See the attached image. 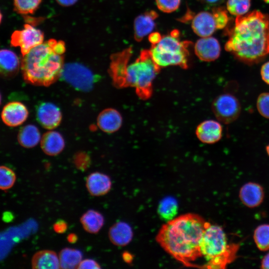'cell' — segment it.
Here are the masks:
<instances>
[{
    "mask_svg": "<svg viewBox=\"0 0 269 269\" xmlns=\"http://www.w3.org/2000/svg\"><path fill=\"white\" fill-rule=\"evenodd\" d=\"M208 223L198 214H183L163 225L156 241L176 261L195 267L193 262L202 257L200 245Z\"/></svg>",
    "mask_w": 269,
    "mask_h": 269,
    "instance_id": "1",
    "label": "cell"
},
{
    "mask_svg": "<svg viewBox=\"0 0 269 269\" xmlns=\"http://www.w3.org/2000/svg\"><path fill=\"white\" fill-rule=\"evenodd\" d=\"M226 50L247 63L259 62L269 53V16L259 10L237 16L227 30Z\"/></svg>",
    "mask_w": 269,
    "mask_h": 269,
    "instance_id": "2",
    "label": "cell"
},
{
    "mask_svg": "<svg viewBox=\"0 0 269 269\" xmlns=\"http://www.w3.org/2000/svg\"><path fill=\"white\" fill-rule=\"evenodd\" d=\"M65 42L50 39L22 56L20 67L24 79L37 86H48L61 77L64 67Z\"/></svg>",
    "mask_w": 269,
    "mask_h": 269,
    "instance_id": "3",
    "label": "cell"
},
{
    "mask_svg": "<svg viewBox=\"0 0 269 269\" xmlns=\"http://www.w3.org/2000/svg\"><path fill=\"white\" fill-rule=\"evenodd\" d=\"M239 246L236 244H229L223 228L209 222L200 245L202 257L207 261L203 268H225L235 259Z\"/></svg>",
    "mask_w": 269,
    "mask_h": 269,
    "instance_id": "4",
    "label": "cell"
},
{
    "mask_svg": "<svg viewBox=\"0 0 269 269\" xmlns=\"http://www.w3.org/2000/svg\"><path fill=\"white\" fill-rule=\"evenodd\" d=\"M160 69L153 61L150 49H143L136 60L128 64L125 87L134 88L140 99L147 100L152 95L153 82Z\"/></svg>",
    "mask_w": 269,
    "mask_h": 269,
    "instance_id": "5",
    "label": "cell"
},
{
    "mask_svg": "<svg viewBox=\"0 0 269 269\" xmlns=\"http://www.w3.org/2000/svg\"><path fill=\"white\" fill-rule=\"evenodd\" d=\"M179 31L174 29L163 36L160 42L149 49L154 62L160 67L178 66L183 69L189 66V46L191 42L181 41Z\"/></svg>",
    "mask_w": 269,
    "mask_h": 269,
    "instance_id": "6",
    "label": "cell"
},
{
    "mask_svg": "<svg viewBox=\"0 0 269 269\" xmlns=\"http://www.w3.org/2000/svg\"><path fill=\"white\" fill-rule=\"evenodd\" d=\"M61 77L76 89L86 92L92 89L95 79L90 70L77 63L65 64Z\"/></svg>",
    "mask_w": 269,
    "mask_h": 269,
    "instance_id": "7",
    "label": "cell"
},
{
    "mask_svg": "<svg viewBox=\"0 0 269 269\" xmlns=\"http://www.w3.org/2000/svg\"><path fill=\"white\" fill-rule=\"evenodd\" d=\"M212 109L216 118L224 124L235 121L241 113V105L235 96L224 93L217 96L212 104Z\"/></svg>",
    "mask_w": 269,
    "mask_h": 269,
    "instance_id": "8",
    "label": "cell"
},
{
    "mask_svg": "<svg viewBox=\"0 0 269 269\" xmlns=\"http://www.w3.org/2000/svg\"><path fill=\"white\" fill-rule=\"evenodd\" d=\"M44 34L39 29L29 24H25L23 29L14 31L11 36L10 44L20 48L22 56L43 42Z\"/></svg>",
    "mask_w": 269,
    "mask_h": 269,
    "instance_id": "9",
    "label": "cell"
},
{
    "mask_svg": "<svg viewBox=\"0 0 269 269\" xmlns=\"http://www.w3.org/2000/svg\"><path fill=\"white\" fill-rule=\"evenodd\" d=\"M133 54L132 47H128L122 51L114 53L110 57L109 73L113 85L117 88H124L127 69L130 58Z\"/></svg>",
    "mask_w": 269,
    "mask_h": 269,
    "instance_id": "10",
    "label": "cell"
},
{
    "mask_svg": "<svg viewBox=\"0 0 269 269\" xmlns=\"http://www.w3.org/2000/svg\"><path fill=\"white\" fill-rule=\"evenodd\" d=\"M36 118L43 128L51 130L59 125L62 119V114L56 105L50 102H44L37 108Z\"/></svg>",
    "mask_w": 269,
    "mask_h": 269,
    "instance_id": "11",
    "label": "cell"
},
{
    "mask_svg": "<svg viewBox=\"0 0 269 269\" xmlns=\"http://www.w3.org/2000/svg\"><path fill=\"white\" fill-rule=\"evenodd\" d=\"M195 53L202 61L210 62L216 60L220 56L221 47L219 41L214 37H202L194 45Z\"/></svg>",
    "mask_w": 269,
    "mask_h": 269,
    "instance_id": "12",
    "label": "cell"
},
{
    "mask_svg": "<svg viewBox=\"0 0 269 269\" xmlns=\"http://www.w3.org/2000/svg\"><path fill=\"white\" fill-rule=\"evenodd\" d=\"M28 112L22 103L11 102L6 104L1 112L3 123L9 127H17L21 125L27 119Z\"/></svg>",
    "mask_w": 269,
    "mask_h": 269,
    "instance_id": "13",
    "label": "cell"
},
{
    "mask_svg": "<svg viewBox=\"0 0 269 269\" xmlns=\"http://www.w3.org/2000/svg\"><path fill=\"white\" fill-rule=\"evenodd\" d=\"M158 16L155 11L150 10L136 17L134 23L135 40L140 42L145 36L153 32L156 26L155 20Z\"/></svg>",
    "mask_w": 269,
    "mask_h": 269,
    "instance_id": "14",
    "label": "cell"
},
{
    "mask_svg": "<svg viewBox=\"0 0 269 269\" xmlns=\"http://www.w3.org/2000/svg\"><path fill=\"white\" fill-rule=\"evenodd\" d=\"M222 132V127L219 122L213 120H208L201 122L197 127L195 133L200 141L212 144L221 138Z\"/></svg>",
    "mask_w": 269,
    "mask_h": 269,
    "instance_id": "15",
    "label": "cell"
},
{
    "mask_svg": "<svg viewBox=\"0 0 269 269\" xmlns=\"http://www.w3.org/2000/svg\"><path fill=\"white\" fill-rule=\"evenodd\" d=\"M86 187L91 195L102 196L108 193L111 190L112 181L110 177L107 174L95 172L87 177Z\"/></svg>",
    "mask_w": 269,
    "mask_h": 269,
    "instance_id": "16",
    "label": "cell"
},
{
    "mask_svg": "<svg viewBox=\"0 0 269 269\" xmlns=\"http://www.w3.org/2000/svg\"><path fill=\"white\" fill-rule=\"evenodd\" d=\"M191 27L194 33L201 37L210 36L217 29L212 13L201 11L193 18Z\"/></svg>",
    "mask_w": 269,
    "mask_h": 269,
    "instance_id": "17",
    "label": "cell"
},
{
    "mask_svg": "<svg viewBox=\"0 0 269 269\" xmlns=\"http://www.w3.org/2000/svg\"><path fill=\"white\" fill-rule=\"evenodd\" d=\"M239 197L246 206L254 208L260 205L263 201L264 191L263 187L255 182H248L240 189Z\"/></svg>",
    "mask_w": 269,
    "mask_h": 269,
    "instance_id": "18",
    "label": "cell"
},
{
    "mask_svg": "<svg viewBox=\"0 0 269 269\" xmlns=\"http://www.w3.org/2000/svg\"><path fill=\"white\" fill-rule=\"evenodd\" d=\"M123 119L117 110L108 108L103 110L97 118L99 128L107 133H113L118 131L122 125Z\"/></svg>",
    "mask_w": 269,
    "mask_h": 269,
    "instance_id": "19",
    "label": "cell"
},
{
    "mask_svg": "<svg viewBox=\"0 0 269 269\" xmlns=\"http://www.w3.org/2000/svg\"><path fill=\"white\" fill-rule=\"evenodd\" d=\"M108 236L110 241L114 245L125 246L132 241L133 232L130 225L125 222L120 221L111 227Z\"/></svg>",
    "mask_w": 269,
    "mask_h": 269,
    "instance_id": "20",
    "label": "cell"
},
{
    "mask_svg": "<svg viewBox=\"0 0 269 269\" xmlns=\"http://www.w3.org/2000/svg\"><path fill=\"white\" fill-rule=\"evenodd\" d=\"M31 267L33 269H60L59 256L52 250L39 251L32 257Z\"/></svg>",
    "mask_w": 269,
    "mask_h": 269,
    "instance_id": "21",
    "label": "cell"
},
{
    "mask_svg": "<svg viewBox=\"0 0 269 269\" xmlns=\"http://www.w3.org/2000/svg\"><path fill=\"white\" fill-rule=\"evenodd\" d=\"M41 147L48 155L54 156L60 153L65 146L64 140L61 134L56 131H49L41 137Z\"/></svg>",
    "mask_w": 269,
    "mask_h": 269,
    "instance_id": "22",
    "label": "cell"
},
{
    "mask_svg": "<svg viewBox=\"0 0 269 269\" xmlns=\"http://www.w3.org/2000/svg\"><path fill=\"white\" fill-rule=\"evenodd\" d=\"M20 62L17 55L8 49H1L0 51V73L5 77L15 75L20 67Z\"/></svg>",
    "mask_w": 269,
    "mask_h": 269,
    "instance_id": "23",
    "label": "cell"
},
{
    "mask_svg": "<svg viewBox=\"0 0 269 269\" xmlns=\"http://www.w3.org/2000/svg\"><path fill=\"white\" fill-rule=\"evenodd\" d=\"M80 221L86 232L91 234H97L104 224V218L97 211L90 209L81 216Z\"/></svg>",
    "mask_w": 269,
    "mask_h": 269,
    "instance_id": "24",
    "label": "cell"
},
{
    "mask_svg": "<svg viewBox=\"0 0 269 269\" xmlns=\"http://www.w3.org/2000/svg\"><path fill=\"white\" fill-rule=\"evenodd\" d=\"M82 257V252L79 250L70 248L63 249L59 254L60 269H77Z\"/></svg>",
    "mask_w": 269,
    "mask_h": 269,
    "instance_id": "25",
    "label": "cell"
},
{
    "mask_svg": "<svg viewBox=\"0 0 269 269\" xmlns=\"http://www.w3.org/2000/svg\"><path fill=\"white\" fill-rule=\"evenodd\" d=\"M41 138L38 128L33 125H28L22 127L18 134L19 143L26 148L35 146L41 140Z\"/></svg>",
    "mask_w": 269,
    "mask_h": 269,
    "instance_id": "26",
    "label": "cell"
},
{
    "mask_svg": "<svg viewBox=\"0 0 269 269\" xmlns=\"http://www.w3.org/2000/svg\"><path fill=\"white\" fill-rule=\"evenodd\" d=\"M157 211L160 217L165 221L174 219L178 211L176 200L172 197L164 198L159 203Z\"/></svg>",
    "mask_w": 269,
    "mask_h": 269,
    "instance_id": "27",
    "label": "cell"
},
{
    "mask_svg": "<svg viewBox=\"0 0 269 269\" xmlns=\"http://www.w3.org/2000/svg\"><path fill=\"white\" fill-rule=\"evenodd\" d=\"M254 239L258 248L262 251L269 250V224L258 226L254 233Z\"/></svg>",
    "mask_w": 269,
    "mask_h": 269,
    "instance_id": "28",
    "label": "cell"
},
{
    "mask_svg": "<svg viewBox=\"0 0 269 269\" xmlns=\"http://www.w3.org/2000/svg\"><path fill=\"white\" fill-rule=\"evenodd\" d=\"M251 6L250 0H228L227 8L232 14L237 16L245 15Z\"/></svg>",
    "mask_w": 269,
    "mask_h": 269,
    "instance_id": "29",
    "label": "cell"
},
{
    "mask_svg": "<svg viewBox=\"0 0 269 269\" xmlns=\"http://www.w3.org/2000/svg\"><path fill=\"white\" fill-rule=\"evenodd\" d=\"M41 0H13L15 10L21 14L33 13L38 7Z\"/></svg>",
    "mask_w": 269,
    "mask_h": 269,
    "instance_id": "30",
    "label": "cell"
},
{
    "mask_svg": "<svg viewBox=\"0 0 269 269\" xmlns=\"http://www.w3.org/2000/svg\"><path fill=\"white\" fill-rule=\"evenodd\" d=\"M16 180L15 172L10 168L1 165L0 167V188L5 191L11 188Z\"/></svg>",
    "mask_w": 269,
    "mask_h": 269,
    "instance_id": "31",
    "label": "cell"
},
{
    "mask_svg": "<svg viewBox=\"0 0 269 269\" xmlns=\"http://www.w3.org/2000/svg\"><path fill=\"white\" fill-rule=\"evenodd\" d=\"M217 29H223L225 27L229 20L227 11L223 7H215L212 9Z\"/></svg>",
    "mask_w": 269,
    "mask_h": 269,
    "instance_id": "32",
    "label": "cell"
},
{
    "mask_svg": "<svg viewBox=\"0 0 269 269\" xmlns=\"http://www.w3.org/2000/svg\"><path fill=\"white\" fill-rule=\"evenodd\" d=\"M257 108L263 117L269 119V92L259 95L257 101Z\"/></svg>",
    "mask_w": 269,
    "mask_h": 269,
    "instance_id": "33",
    "label": "cell"
},
{
    "mask_svg": "<svg viewBox=\"0 0 269 269\" xmlns=\"http://www.w3.org/2000/svg\"><path fill=\"white\" fill-rule=\"evenodd\" d=\"M158 8L165 13H171L177 10L181 0H155Z\"/></svg>",
    "mask_w": 269,
    "mask_h": 269,
    "instance_id": "34",
    "label": "cell"
},
{
    "mask_svg": "<svg viewBox=\"0 0 269 269\" xmlns=\"http://www.w3.org/2000/svg\"><path fill=\"white\" fill-rule=\"evenodd\" d=\"M101 268L100 265L96 261L90 259L82 260L77 267L78 269H97Z\"/></svg>",
    "mask_w": 269,
    "mask_h": 269,
    "instance_id": "35",
    "label": "cell"
},
{
    "mask_svg": "<svg viewBox=\"0 0 269 269\" xmlns=\"http://www.w3.org/2000/svg\"><path fill=\"white\" fill-rule=\"evenodd\" d=\"M68 228L67 223L63 220H59L53 225V229L55 232L58 234L65 233Z\"/></svg>",
    "mask_w": 269,
    "mask_h": 269,
    "instance_id": "36",
    "label": "cell"
},
{
    "mask_svg": "<svg viewBox=\"0 0 269 269\" xmlns=\"http://www.w3.org/2000/svg\"><path fill=\"white\" fill-rule=\"evenodd\" d=\"M261 75L263 81L269 85V61L265 63L261 69Z\"/></svg>",
    "mask_w": 269,
    "mask_h": 269,
    "instance_id": "37",
    "label": "cell"
},
{
    "mask_svg": "<svg viewBox=\"0 0 269 269\" xmlns=\"http://www.w3.org/2000/svg\"><path fill=\"white\" fill-rule=\"evenodd\" d=\"M162 36L158 32H152L148 35V40L151 45L158 44L161 40Z\"/></svg>",
    "mask_w": 269,
    "mask_h": 269,
    "instance_id": "38",
    "label": "cell"
},
{
    "mask_svg": "<svg viewBox=\"0 0 269 269\" xmlns=\"http://www.w3.org/2000/svg\"><path fill=\"white\" fill-rule=\"evenodd\" d=\"M201 1L208 5H218L225 1V0H200Z\"/></svg>",
    "mask_w": 269,
    "mask_h": 269,
    "instance_id": "39",
    "label": "cell"
},
{
    "mask_svg": "<svg viewBox=\"0 0 269 269\" xmlns=\"http://www.w3.org/2000/svg\"><path fill=\"white\" fill-rule=\"evenodd\" d=\"M261 268L269 269V253L266 255L262 259Z\"/></svg>",
    "mask_w": 269,
    "mask_h": 269,
    "instance_id": "40",
    "label": "cell"
},
{
    "mask_svg": "<svg viewBox=\"0 0 269 269\" xmlns=\"http://www.w3.org/2000/svg\"><path fill=\"white\" fill-rule=\"evenodd\" d=\"M60 5L64 6H68L75 3L77 0H56Z\"/></svg>",
    "mask_w": 269,
    "mask_h": 269,
    "instance_id": "41",
    "label": "cell"
},
{
    "mask_svg": "<svg viewBox=\"0 0 269 269\" xmlns=\"http://www.w3.org/2000/svg\"><path fill=\"white\" fill-rule=\"evenodd\" d=\"M2 220L5 222H9L13 219V214L9 212H5L2 215Z\"/></svg>",
    "mask_w": 269,
    "mask_h": 269,
    "instance_id": "42",
    "label": "cell"
},
{
    "mask_svg": "<svg viewBox=\"0 0 269 269\" xmlns=\"http://www.w3.org/2000/svg\"><path fill=\"white\" fill-rule=\"evenodd\" d=\"M67 241L71 243H75L78 240L77 235L73 233H70L67 237Z\"/></svg>",
    "mask_w": 269,
    "mask_h": 269,
    "instance_id": "43",
    "label": "cell"
},
{
    "mask_svg": "<svg viewBox=\"0 0 269 269\" xmlns=\"http://www.w3.org/2000/svg\"><path fill=\"white\" fill-rule=\"evenodd\" d=\"M124 260L128 263L131 262L133 257L131 254L128 253H124L123 255Z\"/></svg>",
    "mask_w": 269,
    "mask_h": 269,
    "instance_id": "44",
    "label": "cell"
},
{
    "mask_svg": "<svg viewBox=\"0 0 269 269\" xmlns=\"http://www.w3.org/2000/svg\"><path fill=\"white\" fill-rule=\"evenodd\" d=\"M266 151L268 154L269 155V144H268L266 147Z\"/></svg>",
    "mask_w": 269,
    "mask_h": 269,
    "instance_id": "45",
    "label": "cell"
},
{
    "mask_svg": "<svg viewBox=\"0 0 269 269\" xmlns=\"http://www.w3.org/2000/svg\"></svg>",
    "mask_w": 269,
    "mask_h": 269,
    "instance_id": "46",
    "label": "cell"
}]
</instances>
